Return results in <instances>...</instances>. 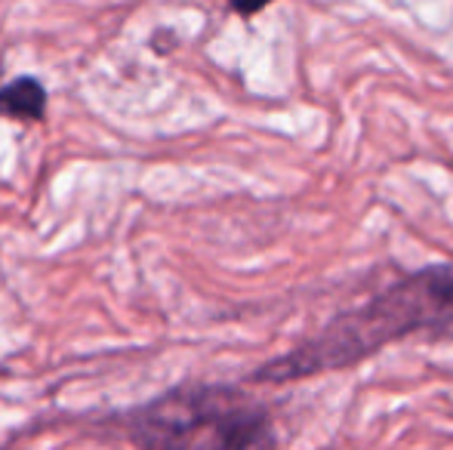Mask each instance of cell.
Returning <instances> with one entry per match:
<instances>
[{
  "label": "cell",
  "instance_id": "6da1fadb",
  "mask_svg": "<svg viewBox=\"0 0 453 450\" xmlns=\"http://www.w3.org/2000/svg\"><path fill=\"white\" fill-rule=\"evenodd\" d=\"M453 327V263H438L395 281L370 302L334 318L321 333L257 367L250 383H290L342 370L395 339Z\"/></svg>",
  "mask_w": 453,
  "mask_h": 450
},
{
  "label": "cell",
  "instance_id": "7a4b0ae2",
  "mask_svg": "<svg viewBox=\"0 0 453 450\" xmlns=\"http://www.w3.org/2000/svg\"><path fill=\"white\" fill-rule=\"evenodd\" d=\"M136 450H278L272 410L232 383H182L118 416Z\"/></svg>",
  "mask_w": 453,
  "mask_h": 450
},
{
  "label": "cell",
  "instance_id": "3957f363",
  "mask_svg": "<svg viewBox=\"0 0 453 450\" xmlns=\"http://www.w3.org/2000/svg\"><path fill=\"white\" fill-rule=\"evenodd\" d=\"M0 118L41 124L47 118V87L35 74L12 78L10 84L0 87Z\"/></svg>",
  "mask_w": 453,
  "mask_h": 450
},
{
  "label": "cell",
  "instance_id": "277c9868",
  "mask_svg": "<svg viewBox=\"0 0 453 450\" xmlns=\"http://www.w3.org/2000/svg\"><path fill=\"white\" fill-rule=\"evenodd\" d=\"M269 4H274V0H228L232 12H238V16H244V19H250V16H257V12H263Z\"/></svg>",
  "mask_w": 453,
  "mask_h": 450
}]
</instances>
